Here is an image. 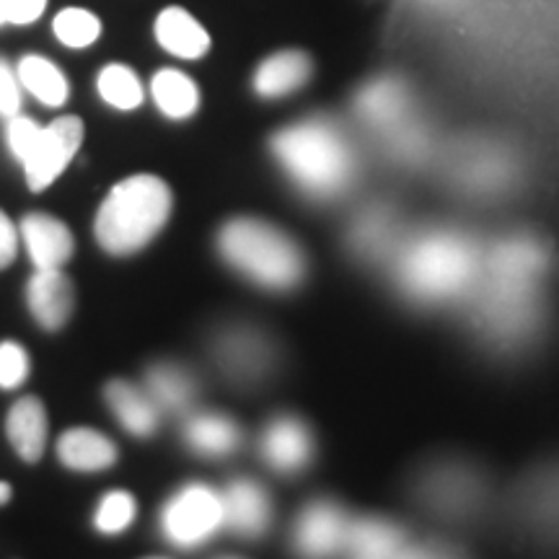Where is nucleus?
<instances>
[{"mask_svg": "<svg viewBox=\"0 0 559 559\" xmlns=\"http://www.w3.org/2000/svg\"><path fill=\"white\" fill-rule=\"evenodd\" d=\"M58 456L73 472H102L115 466L117 445L91 428H73L58 440Z\"/></svg>", "mask_w": 559, "mask_h": 559, "instance_id": "aec40b11", "label": "nucleus"}, {"mask_svg": "<svg viewBox=\"0 0 559 559\" xmlns=\"http://www.w3.org/2000/svg\"><path fill=\"white\" fill-rule=\"evenodd\" d=\"M29 376V355L19 342H0V389H19Z\"/></svg>", "mask_w": 559, "mask_h": 559, "instance_id": "c756f323", "label": "nucleus"}, {"mask_svg": "<svg viewBox=\"0 0 559 559\" xmlns=\"http://www.w3.org/2000/svg\"><path fill=\"white\" fill-rule=\"evenodd\" d=\"M262 453L272 469L280 474H296L306 469L313 456L311 430L298 417H277L264 430Z\"/></svg>", "mask_w": 559, "mask_h": 559, "instance_id": "f8f14e48", "label": "nucleus"}, {"mask_svg": "<svg viewBox=\"0 0 559 559\" xmlns=\"http://www.w3.org/2000/svg\"><path fill=\"white\" fill-rule=\"evenodd\" d=\"M407 547V536L396 523L383 519L349 521L345 551L353 559H394Z\"/></svg>", "mask_w": 559, "mask_h": 559, "instance_id": "a211bd4d", "label": "nucleus"}, {"mask_svg": "<svg viewBox=\"0 0 559 559\" xmlns=\"http://www.w3.org/2000/svg\"><path fill=\"white\" fill-rule=\"evenodd\" d=\"M11 495H13V489L9 481H0V506H5V502L11 500Z\"/></svg>", "mask_w": 559, "mask_h": 559, "instance_id": "c9c22d12", "label": "nucleus"}, {"mask_svg": "<svg viewBox=\"0 0 559 559\" xmlns=\"http://www.w3.org/2000/svg\"><path fill=\"white\" fill-rule=\"evenodd\" d=\"M21 236L37 270H60L73 257V234L66 223L47 213L26 215L21 221Z\"/></svg>", "mask_w": 559, "mask_h": 559, "instance_id": "ddd939ff", "label": "nucleus"}, {"mask_svg": "<svg viewBox=\"0 0 559 559\" xmlns=\"http://www.w3.org/2000/svg\"><path fill=\"white\" fill-rule=\"evenodd\" d=\"M81 143L83 122L73 115L60 117V120L41 128L37 148H34L32 156L24 160L26 185H29V190H47V187L68 169L70 160H73L75 153L81 151Z\"/></svg>", "mask_w": 559, "mask_h": 559, "instance_id": "6e6552de", "label": "nucleus"}, {"mask_svg": "<svg viewBox=\"0 0 559 559\" xmlns=\"http://www.w3.org/2000/svg\"><path fill=\"white\" fill-rule=\"evenodd\" d=\"M135 513H138L135 498H132L130 492H122V489H115V492L104 495L99 500V508H96V515H94V526L96 531H102V534H109V536L122 534V531H128L132 526Z\"/></svg>", "mask_w": 559, "mask_h": 559, "instance_id": "c85d7f7f", "label": "nucleus"}, {"mask_svg": "<svg viewBox=\"0 0 559 559\" xmlns=\"http://www.w3.org/2000/svg\"><path fill=\"white\" fill-rule=\"evenodd\" d=\"M394 559H461L456 551L438 544H407Z\"/></svg>", "mask_w": 559, "mask_h": 559, "instance_id": "f704fd0d", "label": "nucleus"}, {"mask_svg": "<svg viewBox=\"0 0 559 559\" xmlns=\"http://www.w3.org/2000/svg\"><path fill=\"white\" fill-rule=\"evenodd\" d=\"M151 91L153 99H156V107L164 111L169 120H187V117H192L200 107V91L194 86L190 75H185L181 70H158V73L153 75Z\"/></svg>", "mask_w": 559, "mask_h": 559, "instance_id": "4be33fe9", "label": "nucleus"}, {"mask_svg": "<svg viewBox=\"0 0 559 559\" xmlns=\"http://www.w3.org/2000/svg\"><path fill=\"white\" fill-rule=\"evenodd\" d=\"M215 358L226 370L228 379L249 383L267 376L272 366V347L264 334L239 326V330L221 334L218 345H215Z\"/></svg>", "mask_w": 559, "mask_h": 559, "instance_id": "9d476101", "label": "nucleus"}, {"mask_svg": "<svg viewBox=\"0 0 559 559\" xmlns=\"http://www.w3.org/2000/svg\"><path fill=\"white\" fill-rule=\"evenodd\" d=\"M21 109V81L5 60H0V115L16 117Z\"/></svg>", "mask_w": 559, "mask_h": 559, "instance_id": "2f4dec72", "label": "nucleus"}, {"mask_svg": "<svg viewBox=\"0 0 559 559\" xmlns=\"http://www.w3.org/2000/svg\"><path fill=\"white\" fill-rule=\"evenodd\" d=\"M549 254L534 236H506L481 251V270L466 298L474 332L495 349H519L539 334L542 280Z\"/></svg>", "mask_w": 559, "mask_h": 559, "instance_id": "f257e3e1", "label": "nucleus"}, {"mask_svg": "<svg viewBox=\"0 0 559 559\" xmlns=\"http://www.w3.org/2000/svg\"><path fill=\"white\" fill-rule=\"evenodd\" d=\"M221 257L267 290H290L306 275V260L288 234L257 218H234L218 234Z\"/></svg>", "mask_w": 559, "mask_h": 559, "instance_id": "39448f33", "label": "nucleus"}, {"mask_svg": "<svg viewBox=\"0 0 559 559\" xmlns=\"http://www.w3.org/2000/svg\"><path fill=\"white\" fill-rule=\"evenodd\" d=\"M26 300H29L37 324L45 326L47 332H58L73 313L75 290L60 270H37L26 288Z\"/></svg>", "mask_w": 559, "mask_h": 559, "instance_id": "4468645a", "label": "nucleus"}, {"mask_svg": "<svg viewBox=\"0 0 559 559\" xmlns=\"http://www.w3.org/2000/svg\"><path fill=\"white\" fill-rule=\"evenodd\" d=\"M440 477L449 481V487H443L440 481L430 479L428 481V500L432 502V508L445 510V513H464V510H472L474 502L479 498L477 489V479L472 474H464L459 469L451 472H440Z\"/></svg>", "mask_w": 559, "mask_h": 559, "instance_id": "bb28decb", "label": "nucleus"}, {"mask_svg": "<svg viewBox=\"0 0 559 559\" xmlns=\"http://www.w3.org/2000/svg\"><path fill=\"white\" fill-rule=\"evenodd\" d=\"M52 29L62 45L73 47V50H83V47H91L99 39L102 21L86 9H66L55 16Z\"/></svg>", "mask_w": 559, "mask_h": 559, "instance_id": "cd10ccee", "label": "nucleus"}, {"mask_svg": "<svg viewBox=\"0 0 559 559\" xmlns=\"http://www.w3.org/2000/svg\"><path fill=\"white\" fill-rule=\"evenodd\" d=\"M185 440L194 453L205 459H223L241 443L239 425L223 415H198L187 423Z\"/></svg>", "mask_w": 559, "mask_h": 559, "instance_id": "412c9836", "label": "nucleus"}, {"mask_svg": "<svg viewBox=\"0 0 559 559\" xmlns=\"http://www.w3.org/2000/svg\"><path fill=\"white\" fill-rule=\"evenodd\" d=\"M47 430H50L47 409L37 396H21L11 407L9 417H5V432H9L13 451L26 464H34V461L41 459L47 445Z\"/></svg>", "mask_w": 559, "mask_h": 559, "instance_id": "2eb2a0df", "label": "nucleus"}, {"mask_svg": "<svg viewBox=\"0 0 559 559\" xmlns=\"http://www.w3.org/2000/svg\"><path fill=\"white\" fill-rule=\"evenodd\" d=\"M156 39L166 52L181 60H200L210 52V34L190 11L171 5L156 19Z\"/></svg>", "mask_w": 559, "mask_h": 559, "instance_id": "f3484780", "label": "nucleus"}, {"mask_svg": "<svg viewBox=\"0 0 559 559\" xmlns=\"http://www.w3.org/2000/svg\"><path fill=\"white\" fill-rule=\"evenodd\" d=\"M272 153L300 192L332 200L349 190L358 174V156L345 132L330 120H306L280 130Z\"/></svg>", "mask_w": 559, "mask_h": 559, "instance_id": "7ed1b4c3", "label": "nucleus"}, {"mask_svg": "<svg viewBox=\"0 0 559 559\" xmlns=\"http://www.w3.org/2000/svg\"><path fill=\"white\" fill-rule=\"evenodd\" d=\"M347 528L349 519L337 502H311L293 531V547L304 559H330L337 551H345Z\"/></svg>", "mask_w": 559, "mask_h": 559, "instance_id": "1a4fd4ad", "label": "nucleus"}, {"mask_svg": "<svg viewBox=\"0 0 559 559\" xmlns=\"http://www.w3.org/2000/svg\"><path fill=\"white\" fill-rule=\"evenodd\" d=\"M41 135V128L29 117H11L9 130H5V138H9V148L13 153V158H19L24 164L26 158L32 156L34 148H37Z\"/></svg>", "mask_w": 559, "mask_h": 559, "instance_id": "7c9ffc66", "label": "nucleus"}, {"mask_svg": "<svg viewBox=\"0 0 559 559\" xmlns=\"http://www.w3.org/2000/svg\"><path fill=\"white\" fill-rule=\"evenodd\" d=\"M9 24V0H0V26Z\"/></svg>", "mask_w": 559, "mask_h": 559, "instance_id": "e433bc0d", "label": "nucleus"}, {"mask_svg": "<svg viewBox=\"0 0 559 559\" xmlns=\"http://www.w3.org/2000/svg\"><path fill=\"white\" fill-rule=\"evenodd\" d=\"M396 234H400V223L389 210H368L355 221L349 241L358 254L381 260L396 249Z\"/></svg>", "mask_w": 559, "mask_h": 559, "instance_id": "5701e85b", "label": "nucleus"}, {"mask_svg": "<svg viewBox=\"0 0 559 559\" xmlns=\"http://www.w3.org/2000/svg\"><path fill=\"white\" fill-rule=\"evenodd\" d=\"M16 249H19L16 226H13L9 215L0 210V270H5L13 260H16Z\"/></svg>", "mask_w": 559, "mask_h": 559, "instance_id": "72a5a7b5", "label": "nucleus"}, {"mask_svg": "<svg viewBox=\"0 0 559 559\" xmlns=\"http://www.w3.org/2000/svg\"><path fill=\"white\" fill-rule=\"evenodd\" d=\"M423 3H430V5H445V3H453V0H423Z\"/></svg>", "mask_w": 559, "mask_h": 559, "instance_id": "4c0bfd02", "label": "nucleus"}, {"mask_svg": "<svg viewBox=\"0 0 559 559\" xmlns=\"http://www.w3.org/2000/svg\"><path fill=\"white\" fill-rule=\"evenodd\" d=\"M223 526H226V519H223L221 492L200 481L181 487L160 513L164 536L181 549L200 547L213 539Z\"/></svg>", "mask_w": 559, "mask_h": 559, "instance_id": "0eeeda50", "label": "nucleus"}, {"mask_svg": "<svg viewBox=\"0 0 559 559\" xmlns=\"http://www.w3.org/2000/svg\"><path fill=\"white\" fill-rule=\"evenodd\" d=\"M19 81L45 107H62L68 102V81L62 70L39 55H26L19 62Z\"/></svg>", "mask_w": 559, "mask_h": 559, "instance_id": "b1692460", "label": "nucleus"}, {"mask_svg": "<svg viewBox=\"0 0 559 559\" xmlns=\"http://www.w3.org/2000/svg\"><path fill=\"white\" fill-rule=\"evenodd\" d=\"M171 215V190L153 174L135 177L111 187L96 213V241L111 257H130L156 239Z\"/></svg>", "mask_w": 559, "mask_h": 559, "instance_id": "20e7f679", "label": "nucleus"}, {"mask_svg": "<svg viewBox=\"0 0 559 559\" xmlns=\"http://www.w3.org/2000/svg\"><path fill=\"white\" fill-rule=\"evenodd\" d=\"M107 404L115 412L122 428L135 438H151L158 430V404L148 394L138 391L128 381H109L104 389Z\"/></svg>", "mask_w": 559, "mask_h": 559, "instance_id": "6ab92c4d", "label": "nucleus"}, {"mask_svg": "<svg viewBox=\"0 0 559 559\" xmlns=\"http://www.w3.org/2000/svg\"><path fill=\"white\" fill-rule=\"evenodd\" d=\"M311 73L313 62L309 55L300 50H283L277 55H270V58L257 68L254 91L262 99H283V96L306 86Z\"/></svg>", "mask_w": 559, "mask_h": 559, "instance_id": "dca6fc26", "label": "nucleus"}, {"mask_svg": "<svg viewBox=\"0 0 559 559\" xmlns=\"http://www.w3.org/2000/svg\"><path fill=\"white\" fill-rule=\"evenodd\" d=\"M481 270V249L459 230H428L394 254V280L402 296L419 306L466 300Z\"/></svg>", "mask_w": 559, "mask_h": 559, "instance_id": "f03ea898", "label": "nucleus"}, {"mask_svg": "<svg viewBox=\"0 0 559 559\" xmlns=\"http://www.w3.org/2000/svg\"><path fill=\"white\" fill-rule=\"evenodd\" d=\"M148 396L158 409L185 412L194 402L192 376L171 362H158L148 370Z\"/></svg>", "mask_w": 559, "mask_h": 559, "instance_id": "393cba45", "label": "nucleus"}, {"mask_svg": "<svg viewBox=\"0 0 559 559\" xmlns=\"http://www.w3.org/2000/svg\"><path fill=\"white\" fill-rule=\"evenodd\" d=\"M47 9V0H9V24H34Z\"/></svg>", "mask_w": 559, "mask_h": 559, "instance_id": "473e14b6", "label": "nucleus"}, {"mask_svg": "<svg viewBox=\"0 0 559 559\" xmlns=\"http://www.w3.org/2000/svg\"><path fill=\"white\" fill-rule=\"evenodd\" d=\"M355 115L366 128L376 130L383 145L402 160H417L428 151V132L415 115V96L394 75L370 81L355 94Z\"/></svg>", "mask_w": 559, "mask_h": 559, "instance_id": "423d86ee", "label": "nucleus"}, {"mask_svg": "<svg viewBox=\"0 0 559 559\" xmlns=\"http://www.w3.org/2000/svg\"><path fill=\"white\" fill-rule=\"evenodd\" d=\"M99 96L109 107L120 111H132L143 104V83L135 75V70L122 66V62H111L99 73Z\"/></svg>", "mask_w": 559, "mask_h": 559, "instance_id": "a878e982", "label": "nucleus"}, {"mask_svg": "<svg viewBox=\"0 0 559 559\" xmlns=\"http://www.w3.org/2000/svg\"><path fill=\"white\" fill-rule=\"evenodd\" d=\"M223 498V519L226 528L243 539H257L270 528L272 508L267 492L251 479H236L226 487Z\"/></svg>", "mask_w": 559, "mask_h": 559, "instance_id": "9b49d317", "label": "nucleus"}]
</instances>
